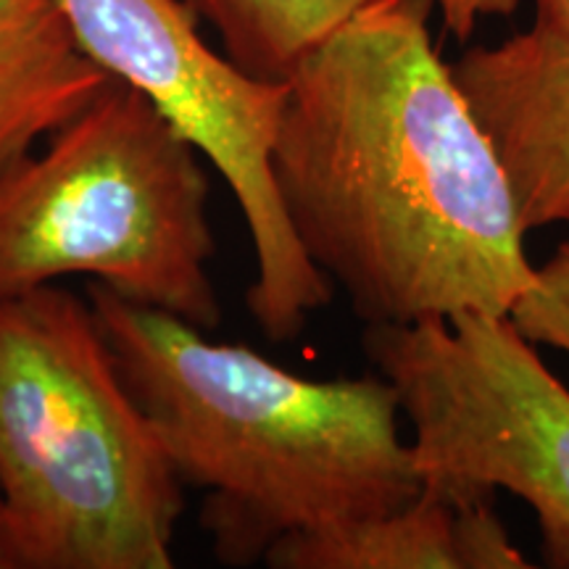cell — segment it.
I'll use <instances>...</instances> for the list:
<instances>
[{
    "label": "cell",
    "instance_id": "cell-1",
    "mask_svg": "<svg viewBox=\"0 0 569 569\" xmlns=\"http://www.w3.org/2000/svg\"><path fill=\"white\" fill-rule=\"evenodd\" d=\"M436 0H372L284 80L272 177L365 325L509 317L536 282L507 172L430 38Z\"/></svg>",
    "mask_w": 569,
    "mask_h": 569
},
{
    "label": "cell",
    "instance_id": "cell-2",
    "mask_svg": "<svg viewBox=\"0 0 569 569\" xmlns=\"http://www.w3.org/2000/svg\"><path fill=\"white\" fill-rule=\"evenodd\" d=\"M88 296L177 478L206 490L201 522L224 565L261 561L293 532L388 515L422 490L382 375L306 380L98 282Z\"/></svg>",
    "mask_w": 569,
    "mask_h": 569
},
{
    "label": "cell",
    "instance_id": "cell-3",
    "mask_svg": "<svg viewBox=\"0 0 569 569\" xmlns=\"http://www.w3.org/2000/svg\"><path fill=\"white\" fill-rule=\"evenodd\" d=\"M182 480L92 306L0 301V569H172Z\"/></svg>",
    "mask_w": 569,
    "mask_h": 569
},
{
    "label": "cell",
    "instance_id": "cell-4",
    "mask_svg": "<svg viewBox=\"0 0 569 569\" xmlns=\"http://www.w3.org/2000/svg\"><path fill=\"white\" fill-rule=\"evenodd\" d=\"M211 256L201 151L117 77L46 151L0 172V301L84 274L213 330Z\"/></svg>",
    "mask_w": 569,
    "mask_h": 569
},
{
    "label": "cell",
    "instance_id": "cell-5",
    "mask_svg": "<svg viewBox=\"0 0 569 569\" xmlns=\"http://www.w3.org/2000/svg\"><path fill=\"white\" fill-rule=\"evenodd\" d=\"M361 346L415 427L422 480L519 496L538 517L546 565L569 569V390L511 317L367 325Z\"/></svg>",
    "mask_w": 569,
    "mask_h": 569
},
{
    "label": "cell",
    "instance_id": "cell-6",
    "mask_svg": "<svg viewBox=\"0 0 569 569\" xmlns=\"http://www.w3.org/2000/svg\"><path fill=\"white\" fill-rule=\"evenodd\" d=\"M82 51L130 84L230 184L251 232L256 277L248 311L269 340L301 336L332 282L298 243L272 177L284 82L246 74L209 48L188 0H59Z\"/></svg>",
    "mask_w": 569,
    "mask_h": 569
},
{
    "label": "cell",
    "instance_id": "cell-7",
    "mask_svg": "<svg viewBox=\"0 0 569 569\" xmlns=\"http://www.w3.org/2000/svg\"><path fill=\"white\" fill-rule=\"evenodd\" d=\"M451 74L493 142L525 230L569 224V34L472 48Z\"/></svg>",
    "mask_w": 569,
    "mask_h": 569
},
{
    "label": "cell",
    "instance_id": "cell-8",
    "mask_svg": "<svg viewBox=\"0 0 569 569\" xmlns=\"http://www.w3.org/2000/svg\"><path fill=\"white\" fill-rule=\"evenodd\" d=\"M264 561L277 569H525L496 515V490L425 478L409 503L277 540Z\"/></svg>",
    "mask_w": 569,
    "mask_h": 569
},
{
    "label": "cell",
    "instance_id": "cell-9",
    "mask_svg": "<svg viewBox=\"0 0 569 569\" xmlns=\"http://www.w3.org/2000/svg\"><path fill=\"white\" fill-rule=\"evenodd\" d=\"M109 80L82 51L59 0H0V172L77 117Z\"/></svg>",
    "mask_w": 569,
    "mask_h": 569
},
{
    "label": "cell",
    "instance_id": "cell-10",
    "mask_svg": "<svg viewBox=\"0 0 569 569\" xmlns=\"http://www.w3.org/2000/svg\"><path fill=\"white\" fill-rule=\"evenodd\" d=\"M372 0H188L246 74L284 82L301 59Z\"/></svg>",
    "mask_w": 569,
    "mask_h": 569
},
{
    "label": "cell",
    "instance_id": "cell-11",
    "mask_svg": "<svg viewBox=\"0 0 569 569\" xmlns=\"http://www.w3.org/2000/svg\"><path fill=\"white\" fill-rule=\"evenodd\" d=\"M509 317L532 343L559 348L569 356V240L538 269L532 288Z\"/></svg>",
    "mask_w": 569,
    "mask_h": 569
},
{
    "label": "cell",
    "instance_id": "cell-12",
    "mask_svg": "<svg viewBox=\"0 0 569 569\" xmlns=\"http://www.w3.org/2000/svg\"><path fill=\"white\" fill-rule=\"evenodd\" d=\"M519 0H436L443 11L448 32L467 40L480 17H503L517 9ZM536 24L543 30L569 34V0H536Z\"/></svg>",
    "mask_w": 569,
    "mask_h": 569
}]
</instances>
